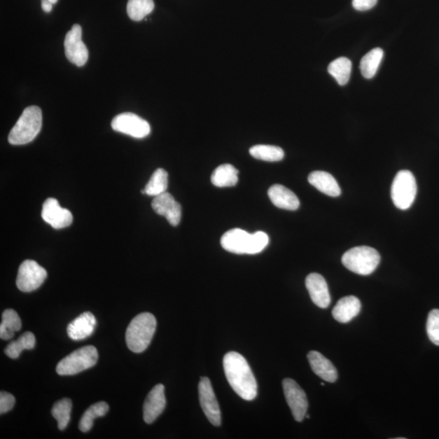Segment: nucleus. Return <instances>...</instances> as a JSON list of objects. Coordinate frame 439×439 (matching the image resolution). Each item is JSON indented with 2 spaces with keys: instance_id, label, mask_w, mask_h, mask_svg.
Returning <instances> with one entry per match:
<instances>
[{
  "instance_id": "39448f33",
  "label": "nucleus",
  "mask_w": 439,
  "mask_h": 439,
  "mask_svg": "<svg viewBox=\"0 0 439 439\" xmlns=\"http://www.w3.org/2000/svg\"><path fill=\"white\" fill-rule=\"evenodd\" d=\"M381 256L372 247L361 246L348 250L343 254L342 262L347 270L359 275H370L379 265Z\"/></svg>"
},
{
  "instance_id": "cd10ccee",
  "label": "nucleus",
  "mask_w": 439,
  "mask_h": 439,
  "mask_svg": "<svg viewBox=\"0 0 439 439\" xmlns=\"http://www.w3.org/2000/svg\"><path fill=\"white\" fill-rule=\"evenodd\" d=\"M251 156L257 160L276 162L284 158V151L279 146L272 145H256L250 148Z\"/></svg>"
},
{
  "instance_id": "c756f323",
  "label": "nucleus",
  "mask_w": 439,
  "mask_h": 439,
  "mask_svg": "<svg viewBox=\"0 0 439 439\" xmlns=\"http://www.w3.org/2000/svg\"><path fill=\"white\" fill-rule=\"evenodd\" d=\"M72 406V401L69 398H63V400L55 403L52 410V414L58 422L60 431H64L68 426Z\"/></svg>"
},
{
  "instance_id": "f8f14e48",
  "label": "nucleus",
  "mask_w": 439,
  "mask_h": 439,
  "mask_svg": "<svg viewBox=\"0 0 439 439\" xmlns=\"http://www.w3.org/2000/svg\"><path fill=\"white\" fill-rule=\"evenodd\" d=\"M199 396L202 410L209 421L215 426L221 423V410L218 400L208 377H202L199 383Z\"/></svg>"
},
{
  "instance_id": "72a5a7b5",
  "label": "nucleus",
  "mask_w": 439,
  "mask_h": 439,
  "mask_svg": "<svg viewBox=\"0 0 439 439\" xmlns=\"http://www.w3.org/2000/svg\"><path fill=\"white\" fill-rule=\"evenodd\" d=\"M377 0H352V6L357 11L364 12L375 7Z\"/></svg>"
},
{
  "instance_id": "4468645a",
  "label": "nucleus",
  "mask_w": 439,
  "mask_h": 439,
  "mask_svg": "<svg viewBox=\"0 0 439 439\" xmlns=\"http://www.w3.org/2000/svg\"><path fill=\"white\" fill-rule=\"evenodd\" d=\"M151 207L156 214L165 216L171 225L176 226L180 223L181 207L171 194L165 193L155 196Z\"/></svg>"
},
{
  "instance_id": "7ed1b4c3",
  "label": "nucleus",
  "mask_w": 439,
  "mask_h": 439,
  "mask_svg": "<svg viewBox=\"0 0 439 439\" xmlns=\"http://www.w3.org/2000/svg\"><path fill=\"white\" fill-rule=\"evenodd\" d=\"M155 328V317L150 312L136 316L125 333L126 344L129 349L135 353L144 352L153 340Z\"/></svg>"
},
{
  "instance_id": "6ab92c4d",
  "label": "nucleus",
  "mask_w": 439,
  "mask_h": 439,
  "mask_svg": "<svg viewBox=\"0 0 439 439\" xmlns=\"http://www.w3.org/2000/svg\"><path fill=\"white\" fill-rule=\"evenodd\" d=\"M270 199L277 208L295 211L300 208V200L294 193L281 185H274L268 191Z\"/></svg>"
},
{
  "instance_id": "412c9836",
  "label": "nucleus",
  "mask_w": 439,
  "mask_h": 439,
  "mask_svg": "<svg viewBox=\"0 0 439 439\" xmlns=\"http://www.w3.org/2000/svg\"><path fill=\"white\" fill-rule=\"evenodd\" d=\"M309 181L323 194L331 197H337L341 195V189L337 181L334 176L326 172H312L309 176Z\"/></svg>"
},
{
  "instance_id": "f3484780",
  "label": "nucleus",
  "mask_w": 439,
  "mask_h": 439,
  "mask_svg": "<svg viewBox=\"0 0 439 439\" xmlns=\"http://www.w3.org/2000/svg\"><path fill=\"white\" fill-rule=\"evenodd\" d=\"M97 326V319L90 312H85L70 322L67 327V333L70 339L79 341L87 339L92 335Z\"/></svg>"
},
{
  "instance_id": "0eeeda50",
  "label": "nucleus",
  "mask_w": 439,
  "mask_h": 439,
  "mask_svg": "<svg viewBox=\"0 0 439 439\" xmlns=\"http://www.w3.org/2000/svg\"><path fill=\"white\" fill-rule=\"evenodd\" d=\"M417 193V181L412 172H398L391 186V198L396 208L401 210L410 209L416 199Z\"/></svg>"
},
{
  "instance_id": "bb28decb",
  "label": "nucleus",
  "mask_w": 439,
  "mask_h": 439,
  "mask_svg": "<svg viewBox=\"0 0 439 439\" xmlns=\"http://www.w3.org/2000/svg\"><path fill=\"white\" fill-rule=\"evenodd\" d=\"M328 72L335 78L337 83L344 85L351 77V62L346 57L337 58L329 64Z\"/></svg>"
},
{
  "instance_id": "b1692460",
  "label": "nucleus",
  "mask_w": 439,
  "mask_h": 439,
  "mask_svg": "<svg viewBox=\"0 0 439 439\" xmlns=\"http://www.w3.org/2000/svg\"><path fill=\"white\" fill-rule=\"evenodd\" d=\"M35 343H36V340H35L34 335L32 332L27 331L20 336L18 340L10 342L5 348L4 352L12 359H18L23 350H32L35 347Z\"/></svg>"
},
{
  "instance_id": "c85d7f7f",
  "label": "nucleus",
  "mask_w": 439,
  "mask_h": 439,
  "mask_svg": "<svg viewBox=\"0 0 439 439\" xmlns=\"http://www.w3.org/2000/svg\"><path fill=\"white\" fill-rule=\"evenodd\" d=\"M155 4L153 0H129L127 13L129 18L134 22H140L153 12Z\"/></svg>"
},
{
  "instance_id": "5701e85b",
  "label": "nucleus",
  "mask_w": 439,
  "mask_h": 439,
  "mask_svg": "<svg viewBox=\"0 0 439 439\" xmlns=\"http://www.w3.org/2000/svg\"><path fill=\"white\" fill-rule=\"evenodd\" d=\"M383 55L382 49L375 48L368 53L361 62V71L363 77L366 79H371L375 77L380 67Z\"/></svg>"
},
{
  "instance_id": "c9c22d12",
  "label": "nucleus",
  "mask_w": 439,
  "mask_h": 439,
  "mask_svg": "<svg viewBox=\"0 0 439 439\" xmlns=\"http://www.w3.org/2000/svg\"><path fill=\"white\" fill-rule=\"evenodd\" d=\"M53 4L49 0H42V8L45 13H49L52 12Z\"/></svg>"
},
{
  "instance_id": "7c9ffc66",
  "label": "nucleus",
  "mask_w": 439,
  "mask_h": 439,
  "mask_svg": "<svg viewBox=\"0 0 439 439\" xmlns=\"http://www.w3.org/2000/svg\"><path fill=\"white\" fill-rule=\"evenodd\" d=\"M426 330L428 339L439 346V309H433L428 314Z\"/></svg>"
},
{
  "instance_id": "ddd939ff",
  "label": "nucleus",
  "mask_w": 439,
  "mask_h": 439,
  "mask_svg": "<svg viewBox=\"0 0 439 439\" xmlns=\"http://www.w3.org/2000/svg\"><path fill=\"white\" fill-rule=\"evenodd\" d=\"M42 218L55 230L69 226L74 220L71 211L62 208L59 202L53 198H49L44 202Z\"/></svg>"
},
{
  "instance_id": "393cba45",
  "label": "nucleus",
  "mask_w": 439,
  "mask_h": 439,
  "mask_svg": "<svg viewBox=\"0 0 439 439\" xmlns=\"http://www.w3.org/2000/svg\"><path fill=\"white\" fill-rule=\"evenodd\" d=\"M167 188L168 173L163 169H158L151 175L142 193L155 197L166 193Z\"/></svg>"
},
{
  "instance_id": "a878e982",
  "label": "nucleus",
  "mask_w": 439,
  "mask_h": 439,
  "mask_svg": "<svg viewBox=\"0 0 439 439\" xmlns=\"http://www.w3.org/2000/svg\"><path fill=\"white\" fill-rule=\"evenodd\" d=\"M109 406L107 403L99 402L90 406L81 419L79 428L82 432H88L92 430L94 421L98 417H102L107 414Z\"/></svg>"
},
{
  "instance_id": "473e14b6",
  "label": "nucleus",
  "mask_w": 439,
  "mask_h": 439,
  "mask_svg": "<svg viewBox=\"0 0 439 439\" xmlns=\"http://www.w3.org/2000/svg\"><path fill=\"white\" fill-rule=\"evenodd\" d=\"M15 397L12 393L1 391L0 392V413L4 414L13 410L15 405Z\"/></svg>"
},
{
  "instance_id": "9b49d317",
  "label": "nucleus",
  "mask_w": 439,
  "mask_h": 439,
  "mask_svg": "<svg viewBox=\"0 0 439 439\" xmlns=\"http://www.w3.org/2000/svg\"><path fill=\"white\" fill-rule=\"evenodd\" d=\"M282 386H284L286 400L291 408L293 417L296 421L301 422L305 418L307 407H309L305 392L295 381L291 378H286L282 382Z\"/></svg>"
},
{
  "instance_id": "f03ea898",
  "label": "nucleus",
  "mask_w": 439,
  "mask_h": 439,
  "mask_svg": "<svg viewBox=\"0 0 439 439\" xmlns=\"http://www.w3.org/2000/svg\"><path fill=\"white\" fill-rule=\"evenodd\" d=\"M269 242V236L265 232L251 235L241 229H233L221 237V244L231 253L255 255L265 250Z\"/></svg>"
},
{
  "instance_id": "a211bd4d",
  "label": "nucleus",
  "mask_w": 439,
  "mask_h": 439,
  "mask_svg": "<svg viewBox=\"0 0 439 439\" xmlns=\"http://www.w3.org/2000/svg\"><path fill=\"white\" fill-rule=\"evenodd\" d=\"M312 371L321 379L328 382H335L337 379V372L332 362L320 352L312 351L307 354Z\"/></svg>"
},
{
  "instance_id": "4be33fe9",
  "label": "nucleus",
  "mask_w": 439,
  "mask_h": 439,
  "mask_svg": "<svg viewBox=\"0 0 439 439\" xmlns=\"http://www.w3.org/2000/svg\"><path fill=\"white\" fill-rule=\"evenodd\" d=\"M239 170L230 164L218 166L211 176V181L218 188L235 186L239 181Z\"/></svg>"
},
{
  "instance_id": "f257e3e1",
  "label": "nucleus",
  "mask_w": 439,
  "mask_h": 439,
  "mask_svg": "<svg viewBox=\"0 0 439 439\" xmlns=\"http://www.w3.org/2000/svg\"><path fill=\"white\" fill-rule=\"evenodd\" d=\"M223 366L227 381L237 395L245 400H253L257 382L245 358L238 352H228L224 356Z\"/></svg>"
},
{
  "instance_id": "423d86ee",
  "label": "nucleus",
  "mask_w": 439,
  "mask_h": 439,
  "mask_svg": "<svg viewBox=\"0 0 439 439\" xmlns=\"http://www.w3.org/2000/svg\"><path fill=\"white\" fill-rule=\"evenodd\" d=\"M98 351L94 346H85L76 350L59 362V375H74L97 365Z\"/></svg>"
},
{
  "instance_id": "aec40b11",
  "label": "nucleus",
  "mask_w": 439,
  "mask_h": 439,
  "mask_svg": "<svg viewBox=\"0 0 439 439\" xmlns=\"http://www.w3.org/2000/svg\"><path fill=\"white\" fill-rule=\"evenodd\" d=\"M361 301L355 296H346L337 302L332 314L337 321L347 323L360 314Z\"/></svg>"
},
{
  "instance_id": "1a4fd4ad",
  "label": "nucleus",
  "mask_w": 439,
  "mask_h": 439,
  "mask_svg": "<svg viewBox=\"0 0 439 439\" xmlns=\"http://www.w3.org/2000/svg\"><path fill=\"white\" fill-rule=\"evenodd\" d=\"M83 29L81 25L75 24L67 34L64 39V53L70 62L83 67L88 62L89 52L83 41Z\"/></svg>"
},
{
  "instance_id": "f704fd0d",
  "label": "nucleus",
  "mask_w": 439,
  "mask_h": 439,
  "mask_svg": "<svg viewBox=\"0 0 439 439\" xmlns=\"http://www.w3.org/2000/svg\"><path fill=\"white\" fill-rule=\"evenodd\" d=\"M15 333L8 330V328L0 325V337L4 340L13 339Z\"/></svg>"
},
{
  "instance_id": "e433bc0d",
  "label": "nucleus",
  "mask_w": 439,
  "mask_h": 439,
  "mask_svg": "<svg viewBox=\"0 0 439 439\" xmlns=\"http://www.w3.org/2000/svg\"><path fill=\"white\" fill-rule=\"evenodd\" d=\"M49 1L50 3H53V4H57L58 2V0H49Z\"/></svg>"
},
{
  "instance_id": "9d476101",
  "label": "nucleus",
  "mask_w": 439,
  "mask_h": 439,
  "mask_svg": "<svg viewBox=\"0 0 439 439\" xmlns=\"http://www.w3.org/2000/svg\"><path fill=\"white\" fill-rule=\"evenodd\" d=\"M112 128L117 132L131 136L136 139H144L151 132V126L146 120L138 115L124 113L115 117L112 122Z\"/></svg>"
},
{
  "instance_id": "2eb2a0df",
  "label": "nucleus",
  "mask_w": 439,
  "mask_h": 439,
  "mask_svg": "<svg viewBox=\"0 0 439 439\" xmlns=\"http://www.w3.org/2000/svg\"><path fill=\"white\" fill-rule=\"evenodd\" d=\"M166 406L165 386L162 384L156 385L149 392L144 405V419L148 424L153 423Z\"/></svg>"
},
{
  "instance_id": "20e7f679",
  "label": "nucleus",
  "mask_w": 439,
  "mask_h": 439,
  "mask_svg": "<svg viewBox=\"0 0 439 439\" xmlns=\"http://www.w3.org/2000/svg\"><path fill=\"white\" fill-rule=\"evenodd\" d=\"M42 110L30 106L24 110L14 127L10 131L8 142L12 145L27 144L37 137L42 129Z\"/></svg>"
},
{
  "instance_id": "6e6552de",
  "label": "nucleus",
  "mask_w": 439,
  "mask_h": 439,
  "mask_svg": "<svg viewBox=\"0 0 439 439\" xmlns=\"http://www.w3.org/2000/svg\"><path fill=\"white\" fill-rule=\"evenodd\" d=\"M48 272L36 261L27 260L20 265L17 286L23 292H32L39 288L46 280Z\"/></svg>"
},
{
  "instance_id": "2f4dec72",
  "label": "nucleus",
  "mask_w": 439,
  "mask_h": 439,
  "mask_svg": "<svg viewBox=\"0 0 439 439\" xmlns=\"http://www.w3.org/2000/svg\"><path fill=\"white\" fill-rule=\"evenodd\" d=\"M1 325L15 333L22 329V320L16 311L7 309L3 312Z\"/></svg>"
},
{
  "instance_id": "dca6fc26",
  "label": "nucleus",
  "mask_w": 439,
  "mask_h": 439,
  "mask_svg": "<svg viewBox=\"0 0 439 439\" xmlns=\"http://www.w3.org/2000/svg\"><path fill=\"white\" fill-rule=\"evenodd\" d=\"M305 284L312 302L321 307L326 309L330 304V295L327 282L319 274L312 272L307 277Z\"/></svg>"
}]
</instances>
